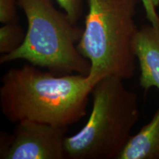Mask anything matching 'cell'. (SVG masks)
I'll return each instance as SVG.
<instances>
[{
	"instance_id": "cell-4",
	"label": "cell",
	"mask_w": 159,
	"mask_h": 159,
	"mask_svg": "<svg viewBox=\"0 0 159 159\" xmlns=\"http://www.w3.org/2000/svg\"><path fill=\"white\" fill-rule=\"evenodd\" d=\"M27 21L19 48L0 57V63L24 60L56 75H88L91 65L77 49L83 29L52 0H18Z\"/></svg>"
},
{
	"instance_id": "cell-1",
	"label": "cell",
	"mask_w": 159,
	"mask_h": 159,
	"mask_svg": "<svg viewBox=\"0 0 159 159\" xmlns=\"http://www.w3.org/2000/svg\"><path fill=\"white\" fill-rule=\"evenodd\" d=\"M27 63L9 69L2 78L0 107L11 123L33 121L62 128L87 113L93 85L87 75H56Z\"/></svg>"
},
{
	"instance_id": "cell-11",
	"label": "cell",
	"mask_w": 159,
	"mask_h": 159,
	"mask_svg": "<svg viewBox=\"0 0 159 159\" xmlns=\"http://www.w3.org/2000/svg\"><path fill=\"white\" fill-rule=\"evenodd\" d=\"M144 7L145 15L151 25H159V16L157 7L159 5V0H140Z\"/></svg>"
},
{
	"instance_id": "cell-7",
	"label": "cell",
	"mask_w": 159,
	"mask_h": 159,
	"mask_svg": "<svg viewBox=\"0 0 159 159\" xmlns=\"http://www.w3.org/2000/svg\"><path fill=\"white\" fill-rule=\"evenodd\" d=\"M118 159H159V108L150 122L130 137Z\"/></svg>"
},
{
	"instance_id": "cell-8",
	"label": "cell",
	"mask_w": 159,
	"mask_h": 159,
	"mask_svg": "<svg viewBox=\"0 0 159 159\" xmlns=\"http://www.w3.org/2000/svg\"><path fill=\"white\" fill-rule=\"evenodd\" d=\"M26 33L19 22L3 24L0 27V54L5 55L16 50L22 44Z\"/></svg>"
},
{
	"instance_id": "cell-2",
	"label": "cell",
	"mask_w": 159,
	"mask_h": 159,
	"mask_svg": "<svg viewBox=\"0 0 159 159\" xmlns=\"http://www.w3.org/2000/svg\"><path fill=\"white\" fill-rule=\"evenodd\" d=\"M139 0H87L88 13L77 49L89 61L93 86L103 77L128 80L136 70L134 41Z\"/></svg>"
},
{
	"instance_id": "cell-6",
	"label": "cell",
	"mask_w": 159,
	"mask_h": 159,
	"mask_svg": "<svg viewBox=\"0 0 159 159\" xmlns=\"http://www.w3.org/2000/svg\"><path fill=\"white\" fill-rule=\"evenodd\" d=\"M134 50L140 68V86L145 91L153 87L159 89V25L139 28Z\"/></svg>"
},
{
	"instance_id": "cell-10",
	"label": "cell",
	"mask_w": 159,
	"mask_h": 159,
	"mask_svg": "<svg viewBox=\"0 0 159 159\" xmlns=\"http://www.w3.org/2000/svg\"><path fill=\"white\" fill-rule=\"evenodd\" d=\"M83 1L84 0H56L61 8L75 24L77 23L83 13Z\"/></svg>"
},
{
	"instance_id": "cell-9",
	"label": "cell",
	"mask_w": 159,
	"mask_h": 159,
	"mask_svg": "<svg viewBox=\"0 0 159 159\" xmlns=\"http://www.w3.org/2000/svg\"><path fill=\"white\" fill-rule=\"evenodd\" d=\"M18 0H0V22H19L17 14Z\"/></svg>"
},
{
	"instance_id": "cell-3",
	"label": "cell",
	"mask_w": 159,
	"mask_h": 159,
	"mask_svg": "<svg viewBox=\"0 0 159 159\" xmlns=\"http://www.w3.org/2000/svg\"><path fill=\"white\" fill-rule=\"evenodd\" d=\"M124 80L103 77L93 87L92 110L84 126L66 137V158L118 159L140 117L138 96Z\"/></svg>"
},
{
	"instance_id": "cell-5",
	"label": "cell",
	"mask_w": 159,
	"mask_h": 159,
	"mask_svg": "<svg viewBox=\"0 0 159 159\" xmlns=\"http://www.w3.org/2000/svg\"><path fill=\"white\" fill-rule=\"evenodd\" d=\"M68 128L33 121L16 123L13 134H2L1 159H63Z\"/></svg>"
}]
</instances>
